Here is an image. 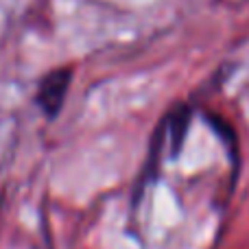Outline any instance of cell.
I'll list each match as a JSON object with an SVG mask.
<instances>
[{
	"label": "cell",
	"instance_id": "6da1fadb",
	"mask_svg": "<svg viewBox=\"0 0 249 249\" xmlns=\"http://www.w3.org/2000/svg\"><path fill=\"white\" fill-rule=\"evenodd\" d=\"M74 79V68L72 66H59V68L48 70L42 74L33 92V105L44 114L46 121H55L59 118L61 109L68 99L70 86Z\"/></svg>",
	"mask_w": 249,
	"mask_h": 249
},
{
	"label": "cell",
	"instance_id": "7a4b0ae2",
	"mask_svg": "<svg viewBox=\"0 0 249 249\" xmlns=\"http://www.w3.org/2000/svg\"><path fill=\"white\" fill-rule=\"evenodd\" d=\"M164 146H166V124H164V121H160V123H158V127H155V129H153V133H151L149 155H146L144 168H142L140 177H138L136 190H133V208L140 206L144 190L149 188L151 184H155V181H158V177H160V166H162Z\"/></svg>",
	"mask_w": 249,
	"mask_h": 249
},
{
	"label": "cell",
	"instance_id": "3957f363",
	"mask_svg": "<svg viewBox=\"0 0 249 249\" xmlns=\"http://www.w3.org/2000/svg\"><path fill=\"white\" fill-rule=\"evenodd\" d=\"M166 124V149L173 160L179 158L184 151L186 138H188L190 121H193V107L188 103H175L166 114L162 116Z\"/></svg>",
	"mask_w": 249,
	"mask_h": 249
},
{
	"label": "cell",
	"instance_id": "277c9868",
	"mask_svg": "<svg viewBox=\"0 0 249 249\" xmlns=\"http://www.w3.org/2000/svg\"><path fill=\"white\" fill-rule=\"evenodd\" d=\"M206 121L214 129V133L219 136V140L223 142V146L230 151V158H232V164L234 168H238V138H236V131L230 127V123L225 118H221L219 114H210L206 112Z\"/></svg>",
	"mask_w": 249,
	"mask_h": 249
}]
</instances>
